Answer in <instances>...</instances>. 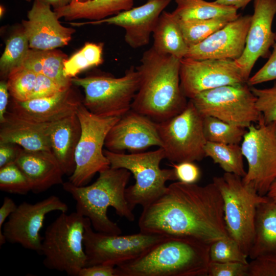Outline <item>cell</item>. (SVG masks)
Instances as JSON below:
<instances>
[{"mask_svg": "<svg viewBox=\"0 0 276 276\" xmlns=\"http://www.w3.org/2000/svg\"><path fill=\"white\" fill-rule=\"evenodd\" d=\"M252 0H216L215 2L231 7H234L237 10L244 8Z\"/></svg>", "mask_w": 276, "mask_h": 276, "instance_id": "47", "label": "cell"}, {"mask_svg": "<svg viewBox=\"0 0 276 276\" xmlns=\"http://www.w3.org/2000/svg\"><path fill=\"white\" fill-rule=\"evenodd\" d=\"M156 123L161 148L171 163L198 162L205 157L203 117L190 100L181 112Z\"/></svg>", "mask_w": 276, "mask_h": 276, "instance_id": "10", "label": "cell"}, {"mask_svg": "<svg viewBox=\"0 0 276 276\" xmlns=\"http://www.w3.org/2000/svg\"><path fill=\"white\" fill-rule=\"evenodd\" d=\"M241 148L247 163L243 182L261 196H266L276 180V135L274 122L267 124L262 116L247 128Z\"/></svg>", "mask_w": 276, "mask_h": 276, "instance_id": "12", "label": "cell"}, {"mask_svg": "<svg viewBox=\"0 0 276 276\" xmlns=\"http://www.w3.org/2000/svg\"><path fill=\"white\" fill-rule=\"evenodd\" d=\"M210 245L166 236L140 257L117 266V276H207Z\"/></svg>", "mask_w": 276, "mask_h": 276, "instance_id": "3", "label": "cell"}, {"mask_svg": "<svg viewBox=\"0 0 276 276\" xmlns=\"http://www.w3.org/2000/svg\"><path fill=\"white\" fill-rule=\"evenodd\" d=\"M152 48L157 53L178 59L185 58L189 50L176 15L164 11L152 33Z\"/></svg>", "mask_w": 276, "mask_h": 276, "instance_id": "27", "label": "cell"}, {"mask_svg": "<svg viewBox=\"0 0 276 276\" xmlns=\"http://www.w3.org/2000/svg\"><path fill=\"white\" fill-rule=\"evenodd\" d=\"M68 210V205L55 195L35 203L22 202L3 225L0 246L8 241L40 254L43 237L40 232L45 216L53 211L67 212Z\"/></svg>", "mask_w": 276, "mask_h": 276, "instance_id": "14", "label": "cell"}, {"mask_svg": "<svg viewBox=\"0 0 276 276\" xmlns=\"http://www.w3.org/2000/svg\"><path fill=\"white\" fill-rule=\"evenodd\" d=\"M27 16L22 24L30 49L48 50L66 45L75 32L61 25L51 6L39 0H34Z\"/></svg>", "mask_w": 276, "mask_h": 276, "instance_id": "21", "label": "cell"}, {"mask_svg": "<svg viewBox=\"0 0 276 276\" xmlns=\"http://www.w3.org/2000/svg\"><path fill=\"white\" fill-rule=\"evenodd\" d=\"M275 40L276 41V32L275 33Z\"/></svg>", "mask_w": 276, "mask_h": 276, "instance_id": "54", "label": "cell"}, {"mask_svg": "<svg viewBox=\"0 0 276 276\" xmlns=\"http://www.w3.org/2000/svg\"><path fill=\"white\" fill-rule=\"evenodd\" d=\"M76 114L81 131L75 153V169L69 181L80 187L86 186L97 173L110 167L103 147L109 131L120 117L96 115L83 103Z\"/></svg>", "mask_w": 276, "mask_h": 276, "instance_id": "9", "label": "cell"}, {"mask_svg": "<svg viewBox=\"0 0 276 276\" xmlns=\"http://www.w3.org/2000/svg\"><path fill=\"white\" fill-rule=\"evenodd\" d=\"M248 264L210 262L208 276H247Z\"/></svg>", "mask_w": 276, "mask_h": 276, "instance_id": "40", "label": "cell"}, {"mask_svg": "<svg viewBox=\"0 0 276 276\" xmlns=\"http://www.w3.org/2000/svg\"><path fill=\"white\" fill-rule=\"evenodd\" d=\"M154 146H163L157 123L132 109L111 128L104 144L107 150L116 153L137 152Z\"/></svg>", "mask_w": 276, "mask_h": 276, "instance_id": "17", "label": "cell"}, {"mask_svg": "<svg viewBox=\"0 0 276 276\" xmlns=\"http://www.w3.org/2000/svg\"><path fill=\"white\" fill-rule=\"evenodd\" d=\"M179 20L184 39L189 48L201 42L231 21L224 18Z\"/></svg>", "mask_w": 276, "mask_h": 276, "instance_id": "35", "label": "cell"}, {"mask_svg": "<svg viewBox=\"0 0 276 276\" xmlns=\"http://www.w3.org/2000/svg\"><path fill=\"white\" fill-rule=\"evenodd\" d=\"M89 220L76 211L70 214L61 212L46 228L40 252L46 268L78 275L86 266L83 239Z\"/></svg>", "mask_w": 276, "mask_h": 276, "instance_id": "5", "label": "cell"}, {"mask_svg": "<svg viewBox=\"0 0 276 276\" xmlns=\"http://www.w3.org/2000/svg\"><path fill=\"white\" fill-rule=\"evenodd\" d=\"M182 91L191 99L199 93L218 87L247 83L235 60L229 59H180Z\"/></svg>", "mask_w": 276, "mask_h": 276, "instance_id": "15", "label": "cell"}, {"mask_svg": "<svg viewBox=\"0 0 276 276\" xmlns=\"http://www.w3.org/2000/svg\"><path fill=\"white\" fill-rule=\"evenodd\" d=\"M213 182L222 198L228 235L248 257L254 239L257 208L268 197L260 195L245 184L242 177L232 173L225 172L221 176L214 177Z\"/></svg>", "mask_w": 276, "mask_h": 276, "instance_id": "7", "label": "cell"}, {"mask_svg": "<svg viewBox=\"0 0 276 276\" xmlns=\"http://www.w3.org/2000/svg\"><path fill=\"white\" fill-rule=\"evenodd\" d=\"M71 81L83 88V104L89 111L101 117H121L131 109L140 77L136 67L131 66L121 77L95 75L74 77Z\"/></svg>", "mask_w": 276, "mask_h": 276, "instance_id": "8", "label": "cell"}, {"mask_svg": "<svg viewBox=\"0 0 276 276\" xmlns=\"http://www.w3.org/2000/svg\"><path fill=\"white\" fill-rule=\"evenodd\" d=\"M17 207L13 199L8 197L4 198L0 208V233L2 232V227L6 219L15 211Z\"/></svg>", "mask_w": 276, "mask_h": 276, "instance_id": "45", "label": "cell"}, {"mask_svg": "<svg viewBox=\"0 0 276 276\" xmlns=\"http://www.w3.org/2000/svg\"><path fill=\"white\" fill-rule=\"evenodd\" d=\"M256 98V106L267 124L276 122V83L269 88L251 87Z\"/></svg>", "mask_w": 276, "mask_h": 276, "instance_id": "38", "label": "cell"}, {"mask_svg": "<svg viewBox=\"0 0 276 276\" xmlns=\"http://www.w3.org/2000/svg\"><path fill=\"white\" fill-rule=\"evenodd\" d=\"M271 254H276V202L268 198L257 208L254 236L248 257L251 260Z\"/></svg>", "mask_w": 276, "mask_h": 276, "instance_id": "26", "label": "cell"}, {"mask_svg": "<svg viewBox=\"0 0 276 276\" xmlns=\"http://www.w3.org/2000/svg\"><path fill=\"white\" fill-rule=\"evenodd\" d=\"M251 15H240L201 42L189 47L186 58L236 60L242 54Z\"/></svg>", "mask_w": 276, "mask_h": 276, "instance_id": "19", "label": "cell"}, {"mask_svg": "<svg viewBox=\"0 0 276 276\" xmlns=\"http://www.w3.org/2000/svg\"><path fill=\"white\" fill-rule=\"evenodd\" d=\"M0 190L12 194L25 195L32 191L31 184L15 163L0 168Z\"/></svg>", "mask_w": 276, "mask_h": 276, "instance_id": "37", "label": "cell"}, {"mask_svg": "<svg viewBox=\"0 0 276 276\" xmlns=\"http://www.w3.org/2000/svg\"><path fill=\"white\" fill-rule=\"evenodd\" d=\"M204 151L205 157H210L226 173L243 177L246 173L243 164V155L239 144L217 143L207 141Z\"/></svg>", "mask_w": 276, "mask_h": 276, "instance_id": "31", "label": "cell"}, {"mask_svg": "<svg viewBox=\"0 0 276 276\" xmlns=\"http://www.w3.org/2000/svg\"><path fill=\"white\" fill-rule=\"evenodd\" d=\"M10 95L7 81L2 80L0 82V123L5 119L7 111Z\"/></svg>", "mask_w": 276, "mask_h": 276, "instance_id": "46", "label": "cell"}, {"mask_svg": "<svg viewBox=\"0 0 276 276\" xmlns=\"http://www.w3.org/2000/svg\"><path fill=\"white\" fill-rule=\"evenodd\" d=\"M265 64L247 81L249 86L276 79V42Z\"/></svg>", "mask_w": 276, "mask_h": 276, "instance_id": "41", "label": "cell"}, {"mask_svg": "<svg viewBox=\"0 0 276 276\" xmlns=\"http://www.w3.org/2000/svg\"><path fill=\"white\" fill-rule=\"evenodd\" d=\"M177 180L186 183H196L200 179L199 168L193 162L172 163Z\"/></svg>", "mask_w": 276, "mask_h": 276, "instance_id": "42", "label": "cell"}, {"mask_svg": "<svg viewBox=\"0 0 276 276\" xmlns=\"http://www.w3.org/2000/svg\"><path fill=\"white\" fill-rule=\"evenodd\" d=\"M190 100L203 117H213L244 128L258 123L262 117L247 83L218 87Z\"/></svg>", "mask_w": 276, "mask_h": 276, "instance_id": "11", "label": "cell"}, {"mask_svg": "<svg viewBox=\"0 0 276 276\" xmlns=\"http://www.w3.org/2000/svg\"><path fill=\"white\" fill-rule=\"evenodd\" d=\"M24 1H27V2H30L31 0H24Z\"/></svg>", "mask_w": 276, "mask_h": 276, "instance_id": "53", "label": "cell"}, {"mask_svg": "<svg viewBox=\"0 0 276 276\" xmlns=\"http://www.w3.org/2000/svg\"><path fill=\"white\" fill-rule=\"evenodd\" d=\"M90 220L84 234L83 245L86 266L100 264L118 266L142 255L166 236L139 233L122 236L95 232Z\"/></svg>", "mask_w": 276, "mask_h": 276, "instance_id": "13", "label": "cell"}, {"mask_svg": "<svg viewBox=\"0 0 276 276\" xmlns=\"http://www.w3.org/2000/svg\"><path fill=\"white\" fill-rule=\"evenodd\" d=\"M72 1H76L79 2H85L88 0H71Z\"/></svg>", "mask_w": 276, "mask_h": 276, "instance_id": "51", "label": "cell"}, {"mask_svg": "<svg viewBox=\"0 0 276 276\" xmlns=\"http://www.w3.org/2000/svg\"><path fill=\"white\" fill-rule=\"evenodd\" d=\"M21 148L16 144L0 142V168L15 163Z\"/></svg>", "mask_w": 276, "mask_h": 276, "instance_id": "43", "label": "cell"}, {"mask_svg": "<svg viewBox=\"0 0 276 276\" xmlns=\"http://www.w3.org/2000/svg\"><path fill=\"white\" fill-rule=\"evenodd\" d=\"M103 43L86 42L63 63V72L67 78L76 77L81 72L103 62Z\"/></svg>", "mask_w": 276, "mask_h": 276, "instance_id": "32", "label": "cell"}, {"mask_svg": "<svg viewBox=\"0 0 276 276\" xmlns=\"http://www.w3.org/2000/svg\"><path fill=\"white\" fill-rule=\"evenodd\" d=\"M143 209L138 225L143 233L189 237L209 245L229 236L222 198L213 182L203 186L173 182Z\"/></svg>", "mask_w": 276, "mask_h": 276, "instance_id": "1", "label": "cell"}, {"mask_svg": "<svg viewBox=\"0 0 276 276\" xmlns=\"http://www.w3.org/2000/svg\"><path fill=\"white\" fill-rule=\"evenodd\" d=\"M6 81L10 96L19 101L51 96L66 89L45 76L22 66L13 70Z\"/></svg>", "mask_w": 276, "mask_h": 276, "instance_id": "25", "label": "cell"}, {"mask_svg": "<svg viewBox=\"0 0 276 276\" xmlns=\"http://www.w3.org/2000/svg\"><path fill=\"white\" fill-rule=\"evenodd\" d=\"M0 142L12 143L29 151H52L50 130L51 123L28 121L7 110L0 123Z\"/></svg>", "mask_w": 276, "mask_h": 276, "instance_id": "23", "label": "cell"}, {"mask_svg": "<svg viewBox=\"0 0 276 276\" xmlns=\"http://www.w3.org/2000/svg\"><path fill=\"white\" fill-rule=\"evenodd\" d=\"M54 95L19 101L12 99L7 110L19 117L38 123H51L76 114L83 98L73 87Z\"/></svg>", "mask_w": 276, "mask_h": 276, "instance_id": "20", "label": "cell"}, {"mask_svg": "<svg viewBox=\"0 0 276 276\" xmlns=\"http://www.w3.org/2000/svg\"><path fill=\"white\" fill-rule=\"evenodd\" d=\"M247 276H276V254L260 256L248 263Z\"/></svg>", "mask_w": 276, "mask_h": 276, "instance_id": "39", "label": "cell"}, {"mask_svg": "<svg viewBox=\"0 0 276 276\" xmlns=\"http://www.w3.org/2000/svg\"><path fill=\"white\" fill-rule=\"evenodd\" d=\"M46 4L53 7V10L64 7L72 2L71 0H39Z\"/></svg>", "mask_w": 276, "mask_h": 276, "instance_id": "48", "label": "cell"}, {"mask_svg": "<svg viewBox=\"0 0 276 276\" xmlns=\"http://www.w3.org/2000/svg\"><path fill=\"white\" fill-rule=\"evenodd\" d=\"M134 0H88L85 2L72 1L68 5L53 10L58 18L66 20L85 18L99 20L133 7Z\"/></svg>", "mask_w": 276, "mask_h": 276, "instance_id": "28", "label": "cell"}, {"mask_svg": "<svg viewBox=\"0 0 276 276\" xmlns=\"http://www.w3.org/2000/svg\"><path fill=\"white\" fill-rule=\"evenodd\" d=\"M266 196L269 199L276 202V180L271 186Z\"/></svg>", "mask_w": 276, "mask_h": 276, "instance_id": "49", "label": "cell"}, {"mask_svg": "<svg viewBox=\"0 0 276 276\" xmlns=\"http://www.w3.org/2000/svg\"><path fill=\"white\" fill-rule=\"evenodd\" d=\"M210 262H237L248 264V256L238 243L229 236L214 241L210 245Z\"/></svg>", "mask_w": 276, "mask_h": 276, "instance_id": "36", "label": "cell"}, {"mask_svg": "<svg viewBox=\"0 0 276 276\" xmlns=\"http://www.w3.org/2000/svg\"><path fill=\"white\" fill-rule=\"evenodd\" d=\"M30 49L29 41L23 29L15 32L9 37L0 59L2 78L7 80L9 74L21 66Z\"/></svg>", "mask_w": 276, "mask_h": 276, "instance_id": "33", "label": "cell"}, {"mask_svg": "<svg viewBox=\"0 0 276 276\" xmlns=\"http://www.w3.org/2000/svg\"><path fill=\"white\" fill-rule=\"evenodd\" d=\"M81 125L76 114L51 123V149L64 175L70 176L75 169V153L81 135Z\"/></svg>", "mask_w": 276, "mask_h": 276, "instance_id": "24", "label": "cell"}, {"mask_svg": "<svg viewBox=\"0 0 276 276\" xmlns=\"http://www.w3.org/2000/svg\"><path fill=\"white\" fill-rule=\"evenodd\" d=\"M110 167L124 168L134 176L135 183L126 188L125 197L131 210L136 205L147 206L166 191L167 181L177 180L172 169H161L160 163L166 158L163 148L154 151L133 152L131 154L116 153L104 150Z\"/></svg>", "mask_w": 276, "mask_h": 276, "instance_id": "6", "label": "cell"}, {"mask_svg": "<svg viewBox=\"0 0 276 276\" xmlns=\"http://www.w3.org/2000/svg\"><path fill=\"white\" fill-rule=\"evenodd\" d=\"M5 11V8H4V6H2V5H1V7H0V16H1V18L3 16Z\"/></svg>", "mask_w": 276, "mask_h": 276, "instance_id": "50", "label": "cell"}, {"mask_svg": "<svg viewBox=\"0 0 276 276\" xmlns=\"http://www.w3.org/2000/svg\"><path fill=\"white\" fill-rule=\"evenodd\" d=\"M274 124H275V133L276 135V122H274Z\"/></svg>", "mask_w": 276, "mask_h": 276, "instance_id": "52", "label": "cell"}, {"mask_svg": "<svg viewBox=\"0 0 276 276\" xmlns=\"http://www.w3.org/2000/svg\"><path fill=\"white\" fill-rule=\"evenodd\" d=\"M180 59L152 47L145 51L136 67L140 82L131 109L156 122L181 112L188 101L180 87Z\"/></svg>", "mask_w": 276, "mask_h": 276, "instance_id": "2", "label": "cell"}, {"mask_svg": "<svg viewBox=\"0 0 276 276\" xmlns=\"http://www.w3.org/2000/svg\"><path fill=\"white\" fill-rule=\"evenodd\" d=\"M15 163L29 180L34 193L43 192L63 183L64 174L52 151L21 148Z\"/></svg>", "mask_w": 276, "mask_h": 276, "instance_id": "22", "label": "cell"}, {"mask_svg": "<svg viewBox=\"0 0 276 276\" xmlns=\"http://www.w3.org/2000/svg\"><path fill=\"white\" fill-rule=\"evenodd\" d=\"M78 276H117V274L115 266L100 264L82 268Z\"/></svg>", "mask_w": 276, "mask_h": 276, "instance_id": "44", "label": "cell"}, {"mask_svg": "<svg viewBox=\"0 0 276 276\" xmlns=\"http://www.w3.org/2000/svg\"><path fill=\"white\" fill-rule=\"evenodd\" d=\"M67 56L60 50L30 49L20 66L49 78L64 88L71 86V79L63 72Z\"/></svg>", "mask_w": 276, "mask_h": 276, "instance_id": "29", "label": "cell"}, {"mask_svg": "<svg viewBox=\"0 0 276 276\" xmlns=\"http://www.w3.org/2000/svg\"><path fill=\"white\" fill-rule=\"evenodd\" d=\"M246 44L242 54L235 61L246 81L260 57H269L275 43L272 24L276 14V0H255Z\"/></svg>", "mask_w": 276, "mask_h": 276, "instance_id": "16", "label": "cell"}, {"mask_svg": "<svg viewBox=\"0 0 276 276\" xmlns=\"http://www.w3.org/2000/svg\"><path fill=\"white\" fill-rule=\"evenodd\" d=\"M203 130L207 141L231 144L241 143L247 131L246 128L211 116L203 117Z\"/></svg>", "mask_w": 276, "mask_h": 276, "instance_id": "34", "label": "cell"}, {"mask_svg": "<svg viewBox=\"0 0 276 276\" xmlns=\"http://www.w3.org/2000/svg\"><path fill=\"white\" fill-rule=\"evenodd\" d=\"M171 0H148L140 6L121 12L111 17L85 22H71L74 26L107 24L125 30V41L133 49L147 45L162 13Z\"/></svg>", "mask_w": 276, "mask_h": 276, "instance_id": "18", "label": "cell"}, {"mask_svg": "<svg viewBox=\"0 0 276 276\" xmlns=\"http://www.w3.org/2000/svg\"><path fill=\"white\" fill-rule=\"evenodd\" d=\"M177 7L173 12L180 20L224 18L231 21L240 15L234 7L205 0H175Z\"/></svg>", "mask_w": 276, "mask_h": 276, "instance_id": "30", "label": "cell"}, {"mask_svg": "<svg viewBox=\"0 0 276 276\" xmlns=\"http://www.w3.org/2000/svg\"><path fill=\"white\" fill-rule=\"evenodd\" d=\"M130 175L126 169L110 167L100 171L97 180L90 185L76 186L69 181L62 185L76 201V211L89 219L95 231L118 235L122 230L108 218L107 209L112 207L121 217L134 221V214L125 197Z\"/></svg>", "mask_w": 276, "mask_h": 276, "instance_id": "4", "label": "cell"}]
</instances>
